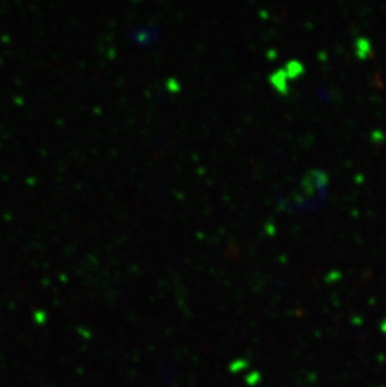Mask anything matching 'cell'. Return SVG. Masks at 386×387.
Masks as SVG:
<instances>
[]
</instances>
